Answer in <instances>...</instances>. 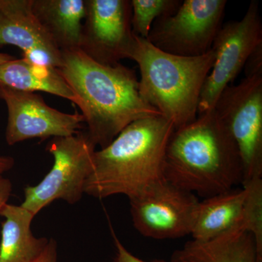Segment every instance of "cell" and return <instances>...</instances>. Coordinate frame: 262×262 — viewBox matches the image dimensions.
Masks as SVG:
<instances>
[{
	"label": "cell",
	"mask_w": 262,
	"mask_h": 262,
	"mask_svg": "<svg viewBox=\"0 0 262 262\" xmlns=\"http://www.w3.org/2000/svg\"><path fill=\"white\" fill-rule=\"evenodd\" d=\"M6 2L7 0H0V9H1V8L4 6L5 3H6Z\"/></svg>",
	"instance_id": "26"
},
{
	"label": "cell",
	"mask_w": 262,
	"mask_h": 262,
	"mask_svg": "<svg viewBox=\"0 0 262 262\" xmlns=\"http://www.w3.org/2000/svg\"><path fill=\"white\" fill-rule=\"evenodd\" d=\"M96 148L85 132L53 138L46 147L53 157V167L39 184L24 189L20 206L36 215L56 200L78 203L92 172Z\"/></svg>",
	"instance_id": "5"
},
{
	"label": "cell",
	"mask_w": 262,
	"mask_h": 262,
	"mask_svg": "<svg viewBox=\"0 0 262 262\" xmlns=\"http://www.w3.org/2000/svg\"><path fill=\"white\" fill-rule=\"evenodd\" d=\"M246 190L241 229L252 234L258 256L262 259V179L242 186Z\"/></svg>",
	"instance_id": "19"
},
{
	"label": "cell",
	"mask_w": 262,
	"mask_h": 262,
	"mask_svg": "<svg viewBox=\"0 0 262 262\" xmlns=\"http://www.w3.org/2000/svg\"><path fill=\"white\" fill-rule=\"evenodd\" d=\"M227 4V0H184L173 14L155 20L146 39L175 56H203L212 49Z\"/></svg>",
	"instance_id": "7"
},
{
	"label": "cell",
	"mask_w": 262,
	"mask_h": 262,
	"mask_svg": "<svg viewBox=\"0 0 262 262\" xmlns=\"http://www.w3.org/2000/svg\"><path fill=\"white\" fill-rule=\"evenodd\" d=\"M57 69L75 95L86 134L96 147L107 146L136 120L161 115L141 98L134 70L120 63L100 64L80 49H72L61 51Z\"/></svg>",
	"instance_id": "1"
},
{
	"label": "cell",
	"mask_w": 262,
	"mask_h": 262,
	"mask_svg": "<svg viewBox=\"0 0 262 262\" xmlns=\"http://www.w3.org/2000/svg\"><path fill=\"white\" fill-rule=\"evenodd\" d=\"M129 0H85L79 49L100 64L115 66L128 58L135 42Z\"/></svg>",
	"instance_id": "10"
},
{
	"label": "cell",
	"mask_w": 262,
	"mask_h": 262,
	"mask_svg": "<svg viewBox=\"0 0 262 262\" xmlns=\"http://www.w3.org/2000/svg\"><path fill=\"white\" fill-rule=\"evenodd\" d=\"M133 223L144 237L175 239L190 234L199 200L195 194L163 178L129 200Z\"/></svg>",
	"instance_id": "9"
},
{
	"label": "cell",
	"mask_w": 262,
	"mask_h": 262,
	"mask_svg": "<svg viewBox=\"0 0 262 262\" xmlns=\"http://www.w3.org/2000/svg\"><path fill=\"white\" fill-rule=\"evenodd\" d=\"M0 216L2 224L0 262H34L42 254L49 239L36 237L31 226L35 215L22 206L7 204Z\"/></svg>",
	"instance_id": "16"
},
{
	"label": "cell",
	"mask_w": 262,
	"mask_h": 262,
	"mask_svg": "<svg viewBox=\"0 0 262 262\" xmlns=\"http://www.w3.org/2000/svg\"><path fill=\"white\" fill-rule=\"evenodd\" d=\"M174 130L161 115L132 122L107 146L96 150L84 193L99 199L140 195L163 178L167 145Z\"/></svg>",
	"instance_id": "3"
},
{
	"label": "cell",
	"mask_w": 262,
	"mask_h": 262,
	"mask_svg": "<svg viewBox=\"0 0 262 262\" xmlns=\"http://www.w3.org/2000/svg\"><path fill=\"white\" fill-rule=\"evenodd\" d=\"M180 0H131V27L134 34L147 39L153 23L161 17L173 14Z\"/></svg>",
	"instance_id": "18"
},
{
	"label": "cell",
	"mask_w": 262,
	"mask_h": 262,
	"mask_svg": "<svg viewBox=\"0 0 262 262\" xmlns=\"http://www.w3.org/2000/svg\"><path fill=\"white\" fill-rule=\"evenodd\" d=\"M244 69L246 77L262 75V44L248 57Z\"/></svg>",
	"instance_id": "20"
},
{
	"label": "cell",
	"mask_w": 262,
	"mask_h": 262,
	"mask_svg": "<svg viewBox=\"0 0 262 262\" xmlns=\"http://www.w3.org/2000/svg\"><path fill=\"white\" fill-rule=\"evenodd\" d=\"M14 163L15 160L11 157L0 156V175L13 168Z\"/></svg>",
	"instance_id": "24"
},
{
	"label": "cell",
	"mask_w": 262,
	"mask_h": 262,
	"mask_svg": "<svg viewBox=\"0 0 262 262\" xmlns=\"http://www.w3.org/2000/svg\"><path fill=\"white\" fill-rule=\"evenodd\" d=\"M261 44L259 3L253 0L244 18L222 26L215 38L212 46L214 61L202 89L199 115L214 108L221 94L244 68L248 57Z\"/></svg>",
	"instance_id": "8"
},
{
	"label": "cell",
	"mask_w": 262,
	"mask_h": 262,
	"mask_svg": "<svg viewBox=\"0 0 262 262\" xmlns=\"http://www.w3.org/2000/svg\"><path fill=\"white\" fill-rule=\"evenodd\" d=\"M14 46L31 63L58 68L61 51L34 16L32 0H7L0 9V48Z\"/></svg>",
	"instance_id": "12"
},
{
	"label": "cell",
	"mask_w": 262,
	"mask_h": 262,
	"mask_svg": "<svg viewBox=\"0 0 262 262\" xmlns=\"http://www.w3.org/2000/svg\"><path fill=\"white\" fill-rule=\"evenodd\" d=\"M214 57L213 49L201 56H175L136 35L128 58L139 65L141 98L172 122L176 130L198 117L202 89Z\"/></svg>",
	"instance_id": "4"
},
{
	"label": "cell",
	"mask_w": 262,
	"mask_h": 262,
	"mask_svg": "<svg viewBox=\"0 0 262 262\" xmlns=\"http://www.w3.org/2000/svg\"><path fill=\"white\" fill-rule=\"evenodd\" d=\"M246 196V189L242 187L199 201L191 227L192 239L211 241L233 229H241Z\"/></svg>",
	"instance_id": "13"
},
{
	"label": "cell",
	"mask_w": 262,
	"mask_h": 262,
	"mask_svg": "<svg viewBox=\"0 0 262 262\" xmlns=\"http://www.w3.org/2000/svg\"><path fill=\"white\" fill-rule=\"evenodd\" d=\"M170 262H262L252 234L235 229L208 241H188Z\"/></svg>",
	"instance_id": "14"
},
{
	"label": "cell",
	"mask_w": 262,
	"mask_h": 262,
	"mask_svg": "<svg viewBox=\"0 0 262 262\" xmlns=\"http://www.w3.org/2000/svg\"><path fill=\"white\" fill-rule=\"evenodd\" d=\"M15 58H16L15 56H11V55L0 53V64L4 63L5 62L12 61V60H14Z\"/></svg>",
	"instance_id": "25"
},
{
	"label": "cell",
	"mask_w": 262,
	"mask_h": 262,
	"mask_svg": "<svg viewBox=\"0 0 262 262\" xmlns=\"http://www.w3.org/2000/svg\"><path fill=\"white\" fill-rule=\"evenodd\" d=\"M34 262H58L57 243L54 239H49L46 249L39 257Z\"/></svg>",
	"instance_id": "22"
},
{
	"label": "cell",
	"mask_w": 262,
	"mask_h": 262,
	"mask_svg": "<svg viewBox=\"0 0 262 262\" xmlns=\"http://www.w3.org/2000/svg\"><path fill=\"white\" fill-rule=\"evenodd\" d=\"M163 178L203 198L241 184L238 149L214 108L174 130L167 145Z\"/></svg>",
	"instance_id": "2"
},
{
	"label": "cell",
	"mask_w": 262,
	"mask_h": 262,
	"mask_svg": "<svg viewBox=\"0 0 262 262\" xmlns=\"http://www.w3.org/2000/svg\"><path fill=\"white\" fill-rule=\"evenodd\" d=\"M0 84L24 92L42 91L75 104L77 102L75 94L58 69L35 64L23 58L0 64Z\"/></svg>",
	"instance_id": "17"
},
{
	"label": "cell",
	"mask_w": 262,
	"mask_h": 262,
	"mask_svg": "<svg viewBox=\"0 0 262 262\" xmlns=\"http://www.w3.org/2000/svg\"><path fill=\"white\" fill-rule=\"evenodd\" d=\"M214 110L238 149L242 186L262 179V75L246 77L226 88Z\"/></svg>",
	"instance_id": "6"
},
{
	"label": "cell",
	"mask_w": 262,
	"mask_h": 262,
	"mask_svg": "<svg viewBox=\"0 0 262 262\" xmlns=\"http://www.w3.org/2000/svg\"><path fill=\"white\" fill-rule=\"evenodd\" d=\"M113 234L114 243H115V248H116V253H115L113 262H168L161 259L153 260V261H145V260L141 259L131 253L122 245L120 239L117 238L115 233H113Z\"/></svg>",
	"instance_id": "21"
},
{
	"label": "cell",
	"mask_w": 262,
	"mask_h": 262,
	"mask_svg": "<svg viewBox=\"0 0 262 262\" xmlns=\"http://www.w3.org/2000/svg\"><path fill=\"white\" fill-rule=\"evenodd\" d=\"M32 10L60 51L80 48L85 0H32Z\"/></svg>",
	"instance_id": "15"
},
{
	"label": "cell",
	"mask_w": 262,
	"mask_h": 262,
	"mask_svg": "<svg viewBox=\"0 0 262 262\" xmlns=\"http://www.w3.org/2000/svg\"><path fill=\"white\" fill-rule=\"evenodd\" d=\"M12 183L0 175V213L7 204L12 192Z\"/></svg>",
	"instance_id": "23"
},
{
	"label": "cell",
	"mask_w": 262,
	"mask_h": 262,
	"mask_svg": "<svg viewBox=\"0 0 262 262\" xmlns=\"http://www.w3.org/2000/svg\"><path fill=\"white\" fill-rule=\"evenodd\" d=\"M0 99L8 108L5 139L8 145L29 139L66 137L80 132L81 114L61 113L48 106L42 97L0 84Z\"/></svg>",
	"instance_id": "11"
}]
</instances>
